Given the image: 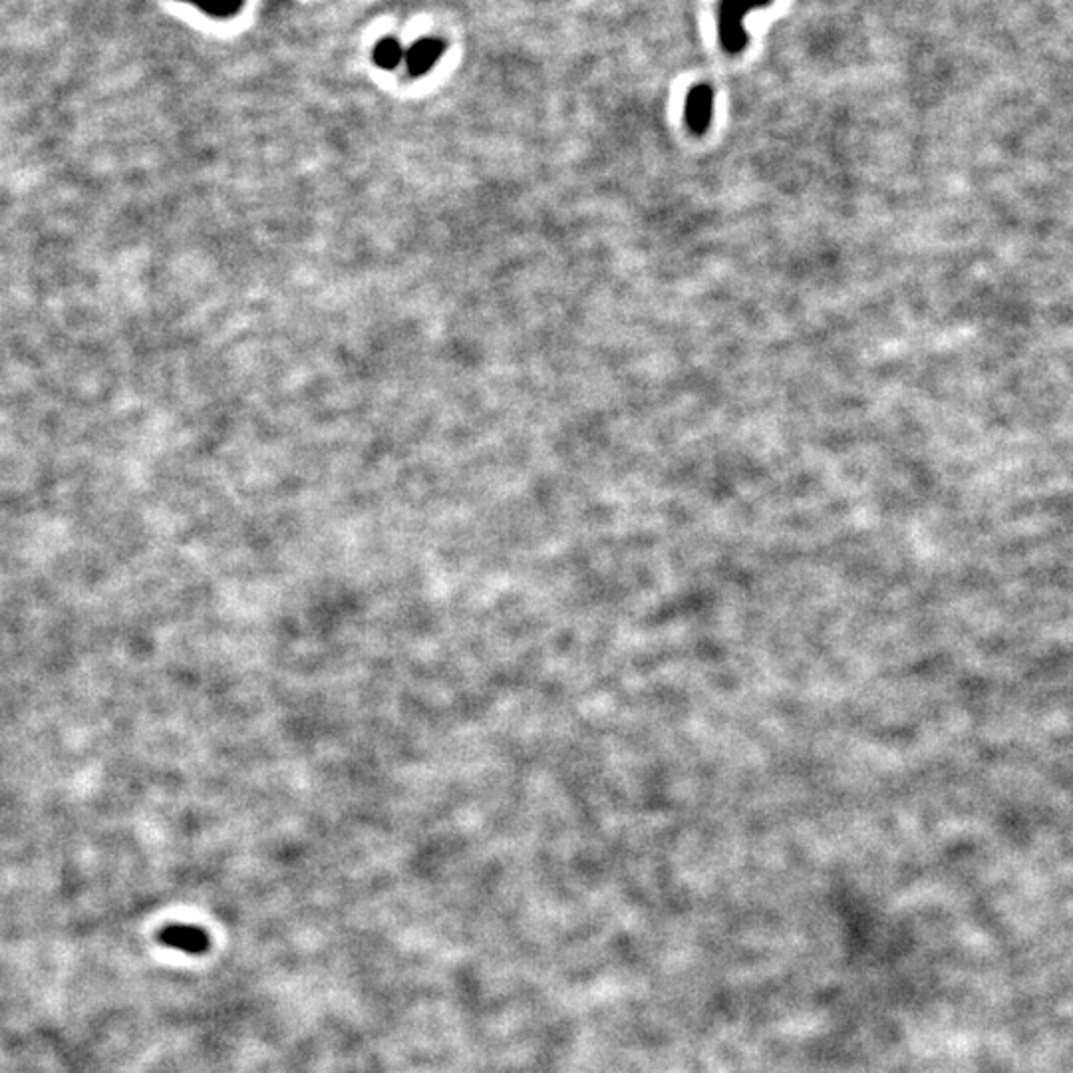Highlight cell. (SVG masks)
<instances>
[{
	"label": "cell",
	"instance_id": "5",
	"mask_svg": "<svg viewBox=\"0 0 1073 1073\" xmlns=\"http://www.w3.org/2000/svg\"><path fill=\"white\" fill-rule=\"evenodd\" d=\"M404 50L400 46V42L392 36H386L382 40H378L376 48H374V62L376 66L384 68V70H394L398 68V64L404 60Z\"/></svg>",
	"mask_w": 1073,
	"mask_h": 1073
},
{
	"label": "cell",
	"instance_id": "1",
	"mask_svg": "<svg viewBox=\"0 0 1073 1073\" xmlns=\"http://www.w3.org/2000/svg\"><path fill=\"white\" fill-rule=\"evenodd\" d=\"M771 0H722L720 4V40L728 52H740L748 44V32L744 26L746 16Z\"/></svg>",
	"mask_w": 1073,
	"mask_h": 1073
},
{
	"label": "cell",
	"instance_id": "4",
	"mask_svg": "<svg viewBox=\"0 0 1073 1073\" xmlns=\"http://www.w3.org/2000/svg\"><path fill=\"white\" fill-rule=\"evenodd\" d=\"M446 50V42L442 38H420L406 54H404V60H406V66H408V74L412 78H420L424 74H428L436 62L440 60V56L444 54Z\"/></svg>",
	"mask_w": 1073,
	"mask_h": 1073
},
{
	"label": "cell",
	"instance_id": "3",
	"mask_svg": "<svg viewBox=\"0 0 1073 1073\" xmlns=\"http://www.w3.org/2000/svg\"><path fill=\"white\" fill-rule=\"evenodd\" d=\"M686 124L692 132L702 134L708 130L714 114V92L710 86H694L686 98Z\"/></svg>",
	"mask_w": 1073,
	"mask_h": 1073
},
{
	"label": "cell",
	"instance_id": "2",
	"mask_svg": "<svg viewBox=\"0 0 1073 1073\" xmlns=\"http://www.w3.org/2000/svg\"><path fill=\"white\" fill-rule=\"evenodd\" d=\"M157 940L167 948L193 954V956L205 954L211 946L209 934L201 926H191V924H169L159 930Z\"/></svg>",
	"mask_w": 1073,
	"mask_h": 1073
},
{
	"label": "cell",
	"instance_id": "6",
	"mask_svg": "<svg viewBox=\"0 0 1073 1073\" xmlns=\"http://www.w3.org/2000/svg\"><path fill=\"white\" fill-rule=\"evenodd\" d=\"M213 18H231L241 12L245 0H183Z\"/></svg>",
	"mask_w": 1073,
	"mask_h": 1073
}]
</instances>
